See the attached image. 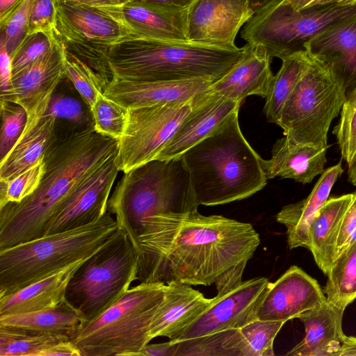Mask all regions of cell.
<instances>
[{"mask_svg":"<svg viewBox=\"0 0 356 356\" xmlns=\"http://www.w3.org/2000/svg\"><path fill=\"white\" fill-rule=\"evenodd\" d=\"M327 300L317 280L293 265L275 282H268L256 312L257 320L286 322L319 308Z\"/></svg>","mask_w":356,"mask_h":356,"instance_id":"9a60e30c","label":"cell"},{"mask_svg":"<svg viewBox=\"0 0 356 356\" xmlns=\"http://www.w3.org/2000/svg\"><path fill=\"white\" fill-rule=\"evenodd\" d=\"M278 1V0H277ZM296 11L302 10L316 6L340 3L355 4L356 0H280Z\"/></svg>","mask_w":356,"mask_h":356,"instance_id":"681fc988","label":"cell"},{"mask_svg":"<svg viewBox=\"0 0 356 356\" xmlns=\"http://www.w3.org/2000/svg\"><path fill=\"white\" fill-rule=\"evenodd\" d=\"M268 282L264 277H257L243 281L228 290L217 291L209 307L170 341L178 342L238 329L257 320V309Z\"/></svg>","mask_w":356,"mask_h":356,"instance_id":"4fadbf2b","label":"cell"},{"mask_svg":"<svg viewBox=\"0 0 356 356\" xmlns=\"http://www.w3.org/2000/svg\"><path fill=\"white\" fill-rule=\"evenodd\" d=\"M198 205L247 198L266 184L263 160L245 138L238 110L180 156Z\"/></svg>","mask_w":356,"mask_h":356,"instance_id":"3957f363","label":"cell"},{"mask_svg":"<svg viewBox=\"0 0 356 356\" xmlns=\"http://www.w3.org/2000/svg\"><path fill=\"white\" fill-rule=\"evenodd\" d=\"M285 322L253 321L239 328L241 356H273V342Z\"/></svg>","mask_w":356,"mask_h":356,"instance_id":"d590c367","label":"cell"},{"mask_svg":"<svg viewBox=\"0 0 356 356\" xmlns=\"http://www.w3.org/2000/svg\"><path fill=\"white\" fill-rule=\"evenodd\" d=\"M254 13L250 0H195L189 7V42L236 48L235 40Z\"/></svg>","mask_w":356,"mask_h":356,"instance_id":"5bb4252c","label":"cell"},{"mask_svg":"<svg viewBox=\"0 0 356 356\" xmlns=\"http://www.w3.org/2000/svg\"><path fill=\"white\" fill-rule=\"evenodd\" d=\"M65 75L90 110L98 95L104 92L106 86L102 78L85 61L65 50Z\"/></svg>","mask_w":356,"mask_h":356,"instance_id":"e575fe53","label":"cell"},{"mask_svg":"<svg viewBox=\"0 0 356 356\" xmlns=\"http://www.w3.org/2000/svg\"><path fill=\"white\" fill-rule=\"evenodd\" d=\"M119 22L131 38L189 42L188 10H173L129 1L120 5L97 6Z\"/></svg>","mask_w":356,"mask_h":356,"instance_id":"e0dca14e","label":"cell"},{"mask_svg":"<svg viewBox=\"0 0 356 356\" xmlns=\"http://www.w3.org/2000/svg\"><path fill=\"white\" fill-rule=\"evenodd\" d=\"M138 257L126 232L120 229L79 266L67 287L65 300L91 321L118 302L137 280Z\"/></svg>","mask_w":356,"mask_h":356,"instance_id":"9c48e42d","label":"cell"},{"mask_svg":"<svg viewBox=\"0 0 356 356\" xmlns=\"http://www.w3.org/2000/svg\"><path fill=\"white\" fill-rule=\"evenodd\" d=\"M166 284L163 300L150 326L152 339L165 337L172 340L204 312L213 300V298H205L191 285L176 282Z\"/></svg>","mask_w":356,"mask_h":356,"instance_id":"603a6c76","label":"cell"},{"mask_svg":"<svg viewBox=\"0 0 356 356\" xmlns=\"http://www.w3.org/2000/svg\"><path fill=\"white\" fill-rule=\"evenodd\" d=\"M245 46L225 48L195 42L127 38L108 50L112 78L129 81L215 82L241 60Z\"/></svg>","mask_w":356,"mask_h":356,"instance_id":"277c9868","label":"cell"},{"mask_svg":"<svg viewBox=\"0 0 356 356\" xmlns=\"http://www.w3.org/2000/svg\"><path fill=\"white\" fill-rule=\"evenodd\" d=\"M212 81H129L112 78L104 90L109 99L128 108L189 100L207 90Z\"/></svg>","mask_w":356,"mask_h":356,"instance_id":"ffe728a7","label":"cell"},{"mask_svg":"<svg viewBox=\"0 0 356 356\" xmlns=\"http://www.w3.org/2000/svg\"><path fill=\"white\" fill-rule=\"evenodd\" d=\"M81 356V353L75 344L70 340H64L53 344L43 350L40 356Z\"/></svg>","mask_w":356,"mask_h":356,"instance_id":"c3c4849f","label":"cell"},{"mask_svg":"<svg viewBox=\"0 0 356 356\" xmlns=\"http://www.w3.org/2000/svg\"><path fill=\"white\" fill-rule=\"evenodd\" d=\"M323 288L327 301L346 309L356 299V241L331 265Z\"/></svg>","mask_w":356,"mask_h":356,"instance_id":"1f68e13d","label":"cell"},{"mask_svg":"<svg viewBox=\"0 0 356 356\" xmlns=\"http://www.w3.org/2000/svg\"><path fill=\"white\" fill-rule=\"evenodd\" d=\"M353 194L336 231L333 262L356 241V191Z\"/></svg>","mask_w":356,"mask_h":356,"instance_id":"ee69618b","label":"cell"},{"mask_svg":"<svg viewBox=\"0 0 356 356\" xmlns=\"http://www.w3.org/2000/svg\"><path fill=\"white\" fill-rule=\"evenodd\" d=\"M83 322L80 313L65 299L55 307L38 312L0 316V325L56 335H71Z\"/></svg>","mask_w":356,"mask_h":356,"instance_id":"f546056e","label":"cell"},{"mask_svg":"<svg viewBox=\"0 0 356 356\" xmlns=\"http://www.w3.org/2000/svg\"><path fill=\"white\" fill-rule=\"evenodd\" d=\"M240 105L241 103L220 96L208 88L205 97L180 124L156 159L170 160L180 157L231 113L239 110Z\"/></svg>","mask_w":356,"mask_h":356,"instance_id":"44dd1931","label":"cell"},{"mask_svg":"<svg viewBox=\"0 0 356 356\" xmlns=\"http://www.w3.org/2000/svg\"><path fill=\"white\" fill-rule=\"evenodd\" d=\"M56 0H35L32 8L28 35L44 33L56 35Z\"/></svg>","mask_w":356,"mask_h":356,"instance_id":"7bdbcfd3","label":"cell"},{"mask_svg":"<svg viewBox=\"0 0 356 356\" xmlns=\"http://www.w3.org/2000/svg\"><path fill=\"white\" fill-rule=\"evenodd\" d=\"M22 0H0V19L6 17Z\"/></svg>","mask_w":356,"mask_h":356,"instance_id":"db71d44e","label":"cell"},{"mask_svg":"<svg viewBox=\"0 0 356 356\" xmlns=\"http://www.w3.org/2000/svg\"><path fill=\"white\" fill-rule=\"evenodd\" d=\"M282 60V65L271 79L264 111L267 120L277 124L282 108L308 68L310 58L305 51H299Z\"/></svg>","mask_w":356,"mask_h":356,"instance_id":"4dcf8cb0","label":"cell"},{"mask_svg":"<svg viewBox=\"0 0 356 356\" xmlns=\"http://www.w3.org/2000/svg\"><path fill=\"white\" fill-rule=\"evenodd\" d=\"M198 207L188 172L179 157L154 159L125 172L109 197L107 211L136 248L145 218Z\"/></svg>","mask_w":356,"mask_h":356,"instance_id":"5b68a950","label":"cell"},{"mask_svg":"<svg viewBox=\"0 0 356 356\" xmlns=\"http://www.w3.org/2000/svg\"><path fill=\"white\" fill-rule=\"evenodd\" d=\"M195 0H131L157 8L173 10H187Z\"/></svg>","mask_w":356,"mask_h":356,"instance_id":"f907efd6","label":"cell"},{"mask_svg":"<svg viewBox=\"0 0 356 356\" xmlns=\"http://www.w3.org/2000/svg\"><path fill=\"white\" fill-rule=\"evenodd\" d=\"M356 17V3L316 6L296 11L278 0L254 14L243 26L246 43L264 48L271 58L305 50V44L327 27Z\"/></svg>","mask_w":356,"mask_h":356,"instance_id":"30bf717a","label":"cell"},{"mask_svg":"<svg viewBox=\"0 0 356 356\" xmlns=\"http://www.w3.org/2000/svg\"><path fill=\"white\" fill-rule=\"evenodd\" d=\"M90 111L95 131L119 140L125 129L128 109L109 99L103 92L98 95Z\"/></svg>","mask_w":356,"mask_h":356,"instance_id":"8d00e7d4","label":"cell"},{"mask_svg":"<svg viewBox=\"0 0 356 356\" xmlns=\"http://www.w3.org/2000/svg\"><path fill=\"white\" fill-rule=\"evenodd\" d=\"M44 172V160L8 181L0 180V208L19 202L38 188Z\"/></svg>","mask_w":356,"mask_h":356,"instance_id":"ab89813d","label":"cell"},{"mask_svg":"<svg viewBox=\"0 0 356 356\" xmlns=\"http://www.w3.org/2000/svg\"><path fill=\"white\" fill-rule=\"evenodd\" d=\"M276 1L277 0H250V2L254 13H255Z\"/></svg>","mask_w":356,"mask_h":356,"instance_id":"9f6ffc18","label":"cell"},{"mask_svg":"<svg viewBox=\"0 0 356 356\" xmlns=\"http://www.w3.org/2000/svg\"><path fill=\"white\" fill-rule=\"evenodd\" d=\"M335 356H356V337L346 335Z\"/></svg>","mask_w":356,"mask_h":356,"instance_id":"816d5d0a","label":"cell"},{"mask_svg":"<svg viewBox=\"0 0 356 356\" xmlns=\"http://www.w3.org/2000/svg\"><path fill=\"white\" fill-rule=\"evenodd\" d=\"M207 90L185 102L128 108L115 159L119 171L125 173L156 159Z\"/></svg>","mask_w":356,"mask_h":356,"instance_id":"7c38bea8","label":"cell"},{"mask_svg":"<svg viewBox=\"0 0 356 356\" xmlns=\"http://www.w3.org/2000/svg\"><path fill=\"white\" fill-rule=\"evenodd\" d=\"M342 158L350 163L356 155V85L346 95L339 122L333 130Z\"/></svg>","mask_w":356,"mask_h":356,"instance_id":"74e56055","label":"cell"},{"mask_svg":"<svg viewBox=\"0 0 356 356\" xmlns=\"http://www.w3.org/2000/svg\"><path fill=\"white\" fill-rule=\"evenodd\" d=\"M130 1L131 0H119V2H120L119 5L123 4V3H127V2Z\"/></svg>","mask_w":356,"mask_h":356,"instance_id":"6f0895ef","label":"cell"},{"mask_svg":"<svg viewBox=\"0 0 356 356\" xmlns=\"http://www.w3.org/2000/svg\"><path fill=\"white\" fill-rule=\"evenodd\" d=\"M51 97L27 113L26 124L21 136L0 161V180H10L43 161L56 136V118L47 113Z\"/></svg>","mask_w":356,"mask_h":356,"instance_id":"d6986e66","label":"cell"},{"mask_svg":"<svg viewBox=\"0 0 356 356\" xmlns=\"http://www.w3.org/2000/svg\"><path fill=\"white\" fill-rule=\"evenodd\" d=\"M58 42L56 35L44 33L27 35L11 56L13 74L18 72L44 56Z\"/></svg>","mask_w":356,"mask_h":356,"instance_id":"b9f144b4","label":"cell"},{"mask_svg":"<svg viewBox=\"0 0 356 356\" xmlns=\"http://www.w3.org/2000/svg\"><path fill=\"white\" fill-rule=\"evenodd\" d=\"M56 35L68 51L99 74L106 87L112 79L109 48L131 38L100 8L74 1H56Z\"/></svg>","mask_w":356,"mask_h":356,"instance_id":"8fae6325","label":"cell"},{"mask_svg":"<svg viewBox=\"0 0 356 356\" xmlns=\"http://www.w3.org/2000/svg\"><path fill=\"white\" fill-rule=\"evenodd\" d=\"M47 113L53 115L56 120L63 119L82 127L87 122V116L81 104L75 99L64 95L53 94Z\"/></svg>","mask_w":356,"mask_h":356,"instance_id":"f6af8a7d","label":"cell"},{"mask_svg":"<svg viewBox=\"0 0 356 356\" xmlns=\"http://www.w3.org/2000/svg\"><path fill=\"white\" fill-rule=\"evenodd\" d=\"M35 0H22L6 17L0 19L1 34L12 56L28 35L29 24Z\"/></svg>","mask_w":356,"mask_h":356,"instance_id":"f35d334b","label":"cell"},{"mask_svg":"<svg viewBox=\"0 0 356 356\" xmlns=\"http://www.w3.org/2000/svg\"><path fill=\"white\" fill-rule=\"evenodd\" d=\"M167 284L140 282L97 318L71 335L81 356H140Z\"/></svg>","mask_w":356,"mask_h":356,"instance_id":"52a82bcc","label":"cell"},{"mask_svg":"<svg viewBox=\"0 0 356 356\" xmlns=\"http://www.w3.org/2000/svg\"><path fill=\"white\" fill-rule=\"evenodd\" d=\"M241 60L209 90L223 97L241 102L250 95L266 97L273 78L272 58L260 46L246 43Z\"/></svg>","mask_w":356,"mask_h":356,"instance_id":"7402d4cb","label":"cell"},{"mask_svg":"<svg viewBox=\"0 0 356 356\" xmlns=\"http://www.w3.org/2000/svg\"><path fill=\"white\" fill-rule=\"evenodd\" d=\"M70 338L0 325V356H40L53 344Z\"/></svg>","mask_w":356,"mask_h":356,"instance_id":"836d02e7","label":"cell"},{"mask_svg":"<svg viewBox=\"0 0 356 356\" xmlns=\"http://www.w3.org/2000/svg\"><path fill=\"white\" fill-rule=\"evenodd\" d=\"M348 177L350 182L356 186V155L352 161L348 164Z\"/></svg>","mask_w":356,"mask_h":356,"instance_id":"11a10c76","label":"cell"},{"mask_svg":"<svg viewBox=\"0 0 356 356\" xmlns=\"http://www.w3.org/2000/svg\"><path fill=\"white\" fill-rule=\"evenodd\" d=\"M353 195V193H348L328 198L309 227V250L325 275L334 259L337 229Z\"/></svg>","mask_w":356,"mask_h":356,"instance_id":"f1b7e54d","label":"cell"},{"mask_svg":"<svg viewBox=\"0 0 356 356\" xmlns=\"http://www.w3.org/2000/svg\"><path fill=\"white\" fill-rule=\"evenodd\" d=\"M86 259L76 261L10 295L0 297V316L55 307L65 300L71 278Z\"/></svg>","mask_w":356,"mask_h":356,"instance_id":"4316f807","label":"cell"},{"mask_svg":"<svg viewBox=\"0 0 356 356\" xmlns=\"http://www.w3.org/2000/svg\"><path fill=\"white\" fill-rule=\"evenodd\" d=\"M260 244L248 222L197 210L145 218L138 237L137 280L210 286L226 270L248 261Z\"/></svg>","mask_w":356,"mask_h":356,"instance_id":"6da1fadb","label":"cell"},{"mask_svg":"<svg viewBox=\"0 0 356 356\" xmlns=\"http://www.w3.org/2000/svg\"><path fill=\"white\" fill-rule=\"evenodd\" d=\"M308 54L309 65L286 102L277 125L296 143L328 147V130L346 99V82L332 61Z\"/></svg>","mask_w":356,"mask_h":356,"instance_id":"ba28073f","label":"cell"},{"mask_svg":"<svg viewBox=\"0 0 356 356\" xmlns=\"http://www.w3.org/2000/svg\"><path fill=\"white\" fill-rule=\"evenodd\" d=\"M13 60L8 52L3 36L0 38V88L1 95L10 89L13 77Z\"/></svg>","mask_w":356,"mask_h":356,"instance_id":"bcb514c9","label":"cell"},{"mask_svg":"<svg viewBox=\"0 0 356 356\" xmlns=\"http://www.w3.org/2000/svg\"><path fill=\"white\" fill-rule=\"evenodd\" d=\"M343 172L341 162L326 169L307 197L284 206L277 213L276 220L286 228L289 249L302 247L309 250V227L328 200L334 184Z\"/></svg>","mask_w":356,"mask_h":356,"instance_id":"484cf974","label":"cell"},{"mask_svg":"<svg viewBox=\"0 0 356 356\" xmlns=\"http://www.w3.org/2000/svg\"><path fill=\"white\" fill-rule=\"evenodd\" d=\"M176 356H241L239 328L178 341Z\"/></svg>","mask_w":356,"mask_h":356,"instance_id":"d6a6232c","label":"cell"},{"mask_svg":"<svg viewBox=\"0 0 356 356\" xmlns=\"http://www.w3.org/2000/svg\"><path fill=\"white\" fill-rule=\"evenodd\" d=\"M118 140L81 127L54 138L44 156L36 190L19 202L0 208V250L40 238L76 188L111 158Z\"/></svg>","mask_w":356,"mask_h":356,"instance_id":"7a4b0ae2","label":"cell"},{"mask_svg":"<svg viewBox=\"0 0 356 356\" xmlns=\"http://www.w3.org/2000/svg\"><path fill=\"white\" fill-rule=\"evenodd\" d=\"M327 149L298 143L284 136L273 145L270 159L263 160L267 179L280 177L310 183L324 172Z\"/></svg>","mask_w":356,"mask_h":356,"instance_id":"cb8c5ba5","label":"cell"},{"mask_svg":"<svg viewBox=\"0 0 356 356\" xmlns=\"http://www.w3.org/2000/svg\"><path fill=\"white\" fill-rule=\"evenodd\" d=\"M345 309L326 302L306 311L298 318L304 325L303 339L285 355L289 356H335L346 337L342 329Z\"/></svg>","mask_w":356,"mask_h":356,"instance_id":"d4e9b609","label":"cell"},{"mask_svg":"<svg viewBox=\"0 0 356 356\" xmlns=\"http://www.w3.org/2000/svg\"><path fill=\"white\" fill-rule=\"evenodd\" d=\"M57 2L74 1L94 6L119 5V0H56Z\"/></svg>","mask_w":356,"mask_h":356,"instance_id":"f5cc1de1","label":"cell"},{"mask_svg":"<svg viewBox=\"0 0 356 356\" xmlns=\"http://www.w3.org/2000/svg\"><path fill=\"white\" fill-rule=\"evenodd\" d=\"M304 49L332 61L346 86L356 80V17L327 27L311 38Z\"/></svg>","mask_w":356,"mask_h":356,"instance_id":"83f0119b","label":"cell"},{"mask_svg":"<svg viewBox=\"0 0 356 356\" xmlns=\"http://www.w3.org/2000/svg\"><path fill=\"white\" fill-rule=\"evenodd\" d=\"M115 156L104 163L76 188L49 221L45 234L84 226L104 216L111 188L120 172L115 164Z\"/></svg>","mask_w":356,"mask_h":356,"instance_id":"2e32d148","label":"cell"},{"mask_svg":"<svg viewBox=\"0 0 356 356\" xmlns=\"http://www.w3.org/2000/svg\"><path fill=\"white\" fill-rule=\"evenodd\" d=\"M178 343L169 340L167 342L147 344L141 350L140 356H176Z\"/></svg>","mask_w":356,"mask_h":356,"instance_id":"7dc6e473","label":"cell"},{"mask_svg":"<svg viewBox=\"0 0 356 356\" xmlns=\"http://www.w3.org/2000/svg\"><path fill=\"white\" fill-rule=\"evenodd\" d=\"M1 128L0 159H3L21 136L27 120V113L19 104L1 100Z\"/></svg>","mask_w":356,"mask_h":356,"instance_id":"60d3db41","label":"cell"},{"mask_svg":"<svg viewBox=\"0 0 356 356\" xmlns=\"http://www.w3.org/2000/svg\"><path fill=\"white\" fill-rule=\"evenodd\" d=\"M119 229L106 212L99 220L0 250V297L91 257Z\"/></svg>","mask_w":356,"mask_h":356,"instance_id":"8992f818","label":"cell"},{"mask_svg":"<svg viewBox=\"0 0 356 356\" xmlns=\"http://www.w3.org/2000/svg\"><path fill=\"white\" fill-rule=\"evenodd\" d=\"M64 44L59 40L44 56L13 74L9 90L1 100L19 104L29 113L54 93L65 75Z\"/></svg>","mask_w":356,"mask_h":356,"instance_id":"ac0fdd59","label":"cell"}]
</instances>
